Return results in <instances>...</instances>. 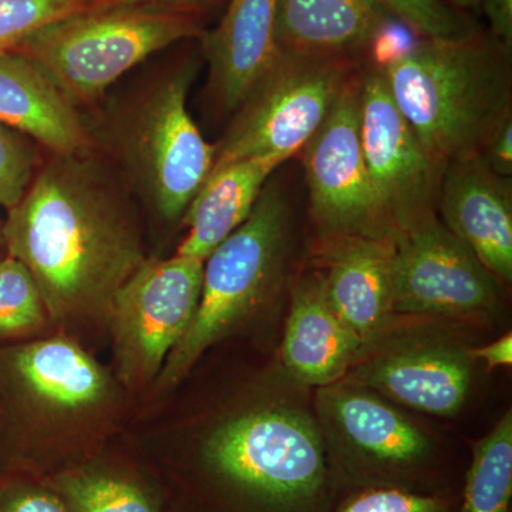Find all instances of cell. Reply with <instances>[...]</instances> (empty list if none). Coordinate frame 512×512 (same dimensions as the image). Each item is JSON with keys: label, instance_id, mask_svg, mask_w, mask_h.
Instances as JSON below:
<instances>
[{"label": "cell", "instance_id": "34", "mask_svg": "<svg viewBox=\"0 0 512 512\" xmlns=\"http://www.w3.org/2000/svg\"><path fill=\"white\" fill-rule=\"evenodd\" d=\"M444 2L451 3L457 9H477L481 6V0H444Z\"/></svg>", "mask_w": 512, "mask_h": 512}, {"label": "cell", "instance_id": "15", "mask_svg": "<svg viewBox=\"0 0 512 512\" xmlns=\"http://www.w3.org/2000/svg\"><path fill=\"white\" fill-rule=\"evenodd\" d=\"M0 390L9 400L80 412L106 399L110 379L86 350L59 336L0 346Z\"/></svg>", "mask_w": 512, "mask_h": 512}, {"label": "cell", "instance_id": "3", "mask_svg": "<svg viewBox=\"0 0 512 512\" xmlns=\"http://www.w3.org/2000/svg\"><path fill=\"white\" fill-rule=\"evenodd\" d=\"M198 468L221 512H328L335 484L318 424L289 407L225 421L202 444Z\"/></svg>", "mask_w": 512, "mask_h": 512}, {"label": "cell", "instance_id": "18", "mask_svg": "<svg viewBox=\"0 0 512 512\" xmlns=\"http://www.w3.org/2000/svg\"><path fill=\"white\" fill-rule=\"evenodd\" d=\"M0 123L55 156H83L90 144L72 101L19 52L0 53Z\"/></svg>", "mask_w": 512, "mask_h": 512}, {"label": "cell", "instance_id": "26", "mask_svg": "<svg viewBox=\"0 0 512 512\" xmlns=\"http://www.w3.org/2000/svg\"><path fill=\"white\" fill-rule=\"evenodd\" d=\"M387 12L424 39H454L470 33L444 0H380Z\"/></svg>", "mask_w": 512, "mask_h": 512}, {"label": "cell", "instance_id": "7", "mask_svg": "<svg viewBox=\"0 0 512 512\" xmlns=\"http://www.w3.org/2000/svg\"><path fill=\"white\" fill-rule=\"evenodd\" d=\"M350 72L348 57L279 50L272 69L239 107L241 113L217 147L212 170L248 158L286 161L295 156L328 119L352 80Z\"/></svg>", "mask_w": 512, "mask_h": 512}, {"label": "cell", "instance_id": "32", "mask_svg": "<svg viewBox=\"0 0 512 512\" xmlns=\"http://www.w3.org/2000/svg\"><path fill=\"white\" fill-rule=\"evenodd\" d=\"M211 0H86L89 8H110V6H144V8H165L185 10V12H192V10L202 8L208 5Z\"/></svg>", "mask_w": 512, "mask_h": 512}, {"label": "cell", "instance_id": "23", "mask_svg": "<svg viewBox=\"0 0 512 512\" xmlns=\"http://www.w3.org/2000/svg\"><path fill=\"white\" fill-rule=\"evenodd\" d=\"M512 497V413L473 447L458 512H508Z\"/></svg>", "mask_w": 512, "mask_h": 512}, {"label": "cell", "instance_id": "31", "mask_svg": "<svg viewBox=\"0 0 512 512\" xmlns=\"http://www.w3.org/2000/svg\"><path fill=\"white\" fill-rule=\"evenodd\" d=\"M494 42L505 52L512 46V0H481Z\"/></svg>", "mask_w": 512, "mask_h": 512}, {"label": "cell", "instance_id": "29", "mask_svg": "<svg viewBox=\"0 0 512 512\" xmlns=\"http://www.w3.org/2000/svg\"><path fill=\"white\" fill-rule=\"evenodd\" d=\"M0 512H72L42 480L0 478Z\"/></svg>", "mask_w": 512, "mask_h": 512}, {"label": "cell", "instance_id": "21", "mask_svg": "<svg viewBox=\"0 0 512 512\" xmlns=\"http://www.w3.org/2000/svg\"><path fill=\"white\" fill-rule=\"evenodd\" d=\"M282 163L276 157H258L212 170L184 212L188 234L175 255L204 262L247 221L266 181Z\"/></svg>", "mask_w": 512, "mask_h": 512}, {"label": "cell", "instance_id": "25", "mask_svg": "<svg viewBox=\"0 0 512 512\" xmlns=\"http://www.w3.org/2000/svg\"><path fill=\"white\" fill-rule=\"evenodd\" d=\"M86 9V0H0V53L16 52L40 29Z\"/></svg>", "mask_w": 512, "mask_h": 512}, {"label": "cell", "instance_id": "20", "mask_svg": "<svg viewBox=\"0 0 512 512\" xmlns=\"http://www.w3.org/2000/svg\"><path fill=\"white\" fill-rule=\"evenodd\" d=\"M380 0H279L276 42L295 55L348 57L387 26Z\"/></svg>", "mask_w": 512, "mask_h": 512}, {"label": "cell", "instance_id": "30", "mask_svg": "<svg viewBox=\"0 0 512 512\" xmlns=\"http://www.w3.org/2000/svg\"><path fill=\"white\" fill-rule=\"evenodd\" d=\"M485 163L491 170L501 177H510L512 173V121L511 116L503 121L495 130L488 143L485 144L483 153Z\"/></svg>", "mask_w": 512, "mask_h": 512}, {"label": "cell", "instance_id": "10", "mask_svg": "<svg viewBox=\"0 0 512 512\" xmlns=\"http://www.w3.org/2000/svg\"><path fill=\"white\" fill-rule=\"evenodd\" d=\"M313 220L336 242L382 234L377 205L360 138V77L340 94L319 130L303 147Z\"/></svg>", "mask_w": 512, "mask_h": 512}, {"label": "cell", "instance_id": "27", "mask_svg": "<svg viewBox=\"0 0 512 512\" xmlns=\"http://www.w3.org/2000/svg\"><path fill=\"white\" fill-rule=\"evenodd\" d=\"M35 178V154L25 136L0 123V207L10 210Z\"/></svg>", "mask_w": 512, "mask_h": 512}, {"label": "cell", "instance_id": "28", "mask_svg": "<svg viewBox=\"0 0 512 512\" xmlns=\"http://www.w3.org/2000/svg\"><path fill=\"white\" fill-rule=\"evenodd\" d=\"M336 512H454L441 495L396 487L363 488L350 495Z\"/></svg>", "mask_w": 512, "mask_h": 512}, {"label": "cell", "instance_id": "5", "mask_svg": "<svg viewBox=\"0 0 512 512\" xmlns=\"http://www.w3.org/2000/svg\"><path fill=\"white\" fill-rule=\"evenodd\" d=\"M288 205L264 190L247 221L204 261L200 303L190 329L160 373L163 386L183 380L205 350L229 335L264 301L284 255Z\"/></svg>", "mask_w": 512, "mask_h": 512}, {"label": "cell", "instance_id": "17", "mask_svg": "<svg viewBox=\"0 0 512 512\" xmlns=\"http://www.w3.org/2000/svg\"><path fill=\"white\" fill-rule=\"evenodd\" d=\"M279 0H231L220 25L202 35L222 109L237 110L279 56Z\"/></svg>", "mask_w": 512, "mask_h": 512}, {"label": "cell", "instance_id": "14", "mask_svg": "<svg viewBox=\"0 0 512 512\" xmlns=\"http://www.w3.org/2000/svg\"><path fill=\"white\" fill-rule=\"evenodd\" d=\"M443 224L498 282L512 281V195L481 154L447 164L439 192Z\"/></svg>", "mask_w": 512, "mask_h": 512}, {"label": "cell", "instance_id": "19", "mask_svg": "<svg viewBox=\"0 0 512 512\" xmlns=\"http://www.w3.org/2000/svg\"><path fill=\"white\" fill-rule=\"evenodd\" d=\"M365 350L330 308L320 278L296 286L281 349L282 362L293 379L318 389L340 382Z\"/></svg>", "mask_w": 512, "mask_h": 512}, {"label": "cell", "instance_id": "8", "mask_svg": "<svg viewBox=\"0 0 512 512\" xmlns=\"http://www.w3.org/2000/svg\"><path fill=\"white\" fill-rule=\"evenodd\" d=\"M204 262L146 259L114 295L109 316L120 379L143 386L160 376L200 303Z\"/></svg>", "mask_w": 512, "mask_h": 512}, {"label": "cell", "instance_id": "16", "mask_svg": "<svg viewBox=\"0 0 512 512\" xmlns=\"http://www.w3.org/2000/svg\"><path fill=\"white\" fill-rule=\"evenodd\" d=\"M394 234L336 242L320 278L330 308L363 343L376 342L393 318Z\"/></svg>", "mask_w": 512, "mask_h": 512}, {"label": "cell", "instance_id": "6", "mask_svg": "<svg viewBox=\"0 0 512 512\" xmlns=\"http://www.w3.org/2000/svg\"><path fill=\"white\" fill-rule=\"evenodd\" d=\"M316 410L335 483L419 491L433 456L429 437L382 396L340 380L318 389Z\"/></svg>", "mask_w": 512, "mask_h": 512}, {"label": "cell", "instance_id": "24", "mask_svg": "<svg viewBox=\"0 0 512 512\" xmlns=\"http://www.w3.org/2000/svg\"><path fill=\"white\" fill-rule=\"evenodd\" d=\"M45 303L28 269L6 255L0 258V346L22 342L45 329Z\"/></svg>", "mask_w": 512, "mask_h": 512}, {"label": "cell", "instance_id": "35", "mask_svg": "<svg viewBox=\"0 0 512 512\" xmlns=\"http://www.w3.org/2000/svg\"><path fill=\"white\" fill-rule=\"evenodd\" d=\"M2 249L5 251V239H3V221L0 220V251H2ZM0 258H2V256H0Z\"/></svg>", "mask_w": 512, "mask_h": 512}, {"label": "cell", "instance_id": "1", "mask_svg": "<svg viewBox=\"0 0 512 512\" xmlns=\"http://www.w3.org/2000/svg\"><path fill=\"white\" fill-rule=\"evenodd\" d=\"M80 158L56 156L3 221L6 255L28 269L57 322L107 318L147 259L127 208Z\"/></svg>", "mask_w": 512, "mask_h": 512}, {"label": "cell", "instance_id": "13", "mask_svg": "<svg viewBox=\"0 0 512 512\" xmlns=\"http://www.w3.org/2000/svg\"><path fill=\"white\" fill-rule=\"evenodd\" d=\"M473 365L461 346L409 343L355 363L342 380L417 412L450 417L467 402Z\"/></svg>", "mask_w": 512, "mask_h": 512}, {"label": "cell", "instance_id": "33", "mask_svg": "<svg viewBox=\"0 0 512 512\" xmlns=\"http://www.w3.org/2000/svg\"><path fill=\"white\" fill-rule=\"evenodd\" d=\"M473 362H484L488 369L500 366H511L512 363V333L501 336L490 345L483 348L468 350Z\"/></svg>", "mask_w": 512, "mask_h": 512}, {"label": "cell", "instance_id": "2", "mask_svg": "<svg viewBox=\"0 0 512 512\" xmlns=\"http://www.w3.org/2000/svg\"><path fill=\"white\" fill-rule=\"evenodd\" d=\"M500 52L505 50L494 40L471 32L454 39L421 37L377 69L439 167L483 153L511 116L510 76Z\"/></svg>", "mask_w": 512, "mask_h": 512}, {"label": "cell", "instance_id": "9", "mask_svg": "<svg viewBox=\"0 0 512 512\" xmlns=\"http://www.w3.org/2000/svg\"><path fill=\"white\" fill-rule=\"evenodd\" d=\"M497 284L433 212L394 234V315L484 316L497 306Z\"/></svg>", "mask_w": 512, "mask_h": 512}, {"label": "cell", "instance_id": "22", "mask_svg": "<svg viewBox=\"0 0 512 512\" xmlns=\"http://www.w3.org/2000/svg\"><path fill=\"white\" fill-rule=\"evenodd\" d=\"M42 481L72 512H161L136 478L96 464L62 468Z\"/></svg>", "mask_w": 512, "mask_h": 512}, {"label": "cell", "instance_id": "4", "mask_svg": "<svg viewBox=\"0 0 512 512\" xmlns=\"http://www.w3.org/2000/svg\"><path fill=\"white\" fill-rule=\"evenodd\" d=\"M202 35L185 10L110 6L50 23L16 52L35 62L76 106L97 99L154 53Z\"/></svg>", "mask_w": 512, "mask_h": 512}, {"label": "cell", "instance_id": "11", "mask_svg": "<svg viewBox=\"0 0 512 512\" xmlns=\"http://www.w3.org/2000/svg\"><path fill=\"white\" fill-rule=\"evenodd\" d=\"M360 138L387 231L396 234L430 214L443 168L421 146L377 69L360 77Z\"/></svg>", "mask_w": 512, "mask_h": 512}, {"label": "cell", "instance_id": "12", "mask_svg": "<svg viewBox=\"0 0 512 512\" xmlns=\"http://www.w3.org/2000/svg\"><path fill=\"white\" fill-rule=\"evenodd\" d=\"M191 76L184 69L150 94L131 140L141 180L167 220L183 217L217 156V147L205 141L187 109Z\"/></svg>", "mask_w": 512, "mask_h": 512}]
</instances>
